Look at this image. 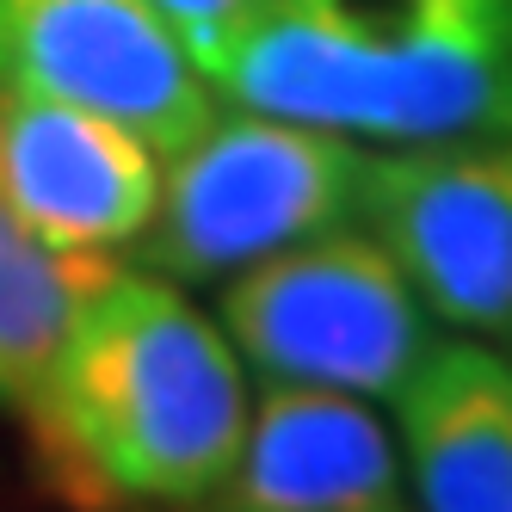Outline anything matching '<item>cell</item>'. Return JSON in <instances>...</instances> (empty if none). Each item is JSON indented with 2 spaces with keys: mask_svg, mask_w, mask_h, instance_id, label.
<instances>
[{
  "mask_svg": "<svg viewBox=\"0 0 512 512\" xmlns=\"http://www.w3.org/2000/svg\"><path fill=\"white\" fill-rule=\"evenodd\" d=\"M241 352L161 272H112L19 414L75 512H179L223 488L247 432Z\"/></svg>",
  "mask_w": 512,
  "mask_h": 512,
  "instance_id": "6da1fadb",
  "label": "cell"
},
{
  "mask_svg": "<svg viewBox=\"0 0 512 512\" xmlns=\"http://www.w3.org/2000/svg\"><path fill=\"white\" fill-rule=\"evenodd\" d=\"M216 87L377 142L506 130L512 0H278Z\"/></svg>",
  "mask_w": 512,
  "mask_h": 512,
  "instance_id": "7a4b0ae2",
  "label": "cell"
},
{
  "mask_svg": "<svg viewBox=\"0 0 512 512\" xmlns=\"http://www.w3.org/2000/svg\"><path fill=\"white\" fill-rule=\"evenodd\" d=\"M161 204L130 247L161 278H229L266 253L346 229L364 204L371 155L358 136L278 118V112H216L186 149L167 155Z\"/></svg>",
  "mask_w": 512,
  "mask_h": 512,
  "instance_id": "3957f363",
  "label": "cell"
},
{
  "mask_svg": "<svg viewBox=\"0 0 512 512\" xmlns=\"http://www.w3.org/2000/svg\"><path fill=\"white\" fill-rule=\"evenodd\" d=\"M223 334L266 383L401 395L432 352V315L377 235L327 229L266 253L223 290Z\"/></svg>",
  "mask_w": 512,
  "mask_h": 512,
  "instance_id": "277c9868",
  "label": "cell"
},
{
  "mask_svg": "<svg viewBox=\"0 0 512 512\" xmlns=\"http://www.w3.org/2000/svg\"><path fill=\"white\" fill-rule=\"evenodd\" d=\"M358 216L426 315L469 340H512V130L389 142L364 167Z\"/></svg>",
  "mask_w": 512,
  "mask_h": 512,
  "instance_id": "5b68a950",
  "label": "cell"
},
{
  "mask_svg": "<svg viewBox=\"0 0 512 512\" xmlns=\"http://www.w3.org/2000/svg\"><path fill=\"white\" fill-rule=\"evenodd\" d=\"M0 93L118 118L161 161L223 112L155 0H0Z\"/></svg>",
  "mask_w": 512,
  "mask_h": 512,
  "instance_id": "8992f818",
  "label": "cell"
},
{
  "mask_svg": "<svg viewBox=\"0 0 512 512\" xmlns=\"http://www.w3.org/2000/svg\"><path fill=\"white\" fill-rule=\"evenodd\" d=\"M161 155L118 118L0 93V198L56 247H130L161 204Z\"/></svg>",
  "mask_w": 512,
  "mask_h": 512,
  "instance_id": "52a82bcc",
  "label": "cell"
},
{
  "mask_svg": "<svg viewBox=\"0 0 512 512\" xmlns=\"http://www.w3.org/2000/svg\"><path fill=\"white\" fill-rule=\"evenodd\" d=\"M401 506V451L364 395L266 383L235 469L198 512H383Z\"/></svg>",
  "mask_w": 512,
  "mask_h": 512,
  "instance_id": "ba28073f",
  "label": "cell"
},
{
  "mask_svg": "<svg viewBox=\"0 0 512 512\" xmlns=\"http://www.w3.org/2000/svg\"><path fill=\"white\" fill-rule=\"evenodd\" d=\"M395 408L420 512H512V358L469 334L432 340Z\"/></svg>",
  "mask_w": 512,
  "mask_h": 512,
  "instance_id": "9c48e42d",
  "label": "cell"
},
{
  "mask_svg": "<svg viewBox=\"0 0 512 512\" xmlns=\"http://www.w3.org/2000/svg\"><path fill=\"white\" fill-rule=\"evenodd\" d=\"M118 266L87 247H56L19 223V210L0 198V408L25 414L38 383L68 340L75 315Z\"/></svg>",
  "mask_w": 512,
  "mask_h": 512,
  "instance_id": "30bf717a",
  "label": "cell"
},
{
  "mask_svg": "<svg viewBox=\"0 0 512 512\" xmlns=\"http://www.w3.org/2000/svg\"><path fill=\"white\" fill-rule=\"evenodd\" d=\"M155 7L179 31V44L192 50V62L216 81L229 68V56L241 50V38L278 7V0H155Z\"/></svg>",
  "mask_w": 512,
  "mask_h": 512,
  "instance_id": "8fae6325",
  "label": "cell"
},
{
  "mask_svg": "<svg viewBox=\"0 0 512 512\" xmlns=\"http://www.w3.org/2000/svg\"><path fill=\"white\" fill-rule=\"evenodd\" d=\"M179 512H198V506H179ZM383 512H408V506H383Z\"/></svg>",
  "mask_w": 512,
  "mask_h": 512,
  "instance_id": "7c38bea8",
  "label": "cell"
},
{
  "mask_svg": "<svg viewBox=\"0 0 512 512\" xmlns=\"http://www.w3.org/2000/svg\"><path fill=\"white\" fill-rule=\"evenodd\" d=\"M506 130H512V112H506Z\"/></svg>",
  "mask_w": 512,
  "mask_h": 512,
  "instance_id": "4fadbf2b",
  "label": "cell"
}]
</instances>
